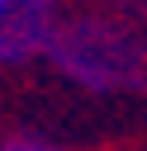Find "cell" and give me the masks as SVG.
Instances as JSON below:
<instances>
[{
    "mask_svg": "<svg viewBox=\"0 0 147 151\" xmlns=\"http://www.w3.org/2000/svg\"><path fill=\"white\" fill-rule=\"evenodd\" d=\"M0 151H66V146H57V142H47V137H5L0 142Z\"/></svg>",
    "mask_w": 147,
    "mask_h": 151,
    "instance_id": "obj_3",
    "label": "cell"
},
{
    "mask_svg": "<svg viewBox=\"0 0 147 151\" xmlns=\"http://www.w3.org/2000/svg\"><path fill=\"white\" fill-rule=\"evenodd\" d=\"M62 0H0V66H28L43 57Z\"/></svg>",
    "mask_w": 147,
    "mask_h": 151,
    "instance_id": "obj_2",
    "label": "cell"
},
{
    "mask_svg": "<svg viewBox=\"0 0 147 151\" xmlns=\"http://www.w3.org/2000/svg\"><path fill=\"white\" fill-rule=\"evenodd\" d=\"M43 57L52 61V71L62 80H71L85 94H123L142 85V38L138 24L123 14H71L52 24V38L43 47Z\"/></svg>",
    "mask_w": 147,
    "mask_h": 151,
    "instance_id": "obj_1",
    "label": "cell"
},
{
    "mask_svg": "<svg viewBox=\"0 0 147 151\" xmlns=\"http://www.w3.org/2000/svg\"><path fill=\"white\" fill-rule=\"evenodd\" d=\"M109 5H114V9H128V14H138V9H142V0H109Z\"/></svg>",
    "mask_w": 147,
    "mask_h": 151,
    "instance_id": "obj_4",
    "label": "cell"
}]
</instances>
